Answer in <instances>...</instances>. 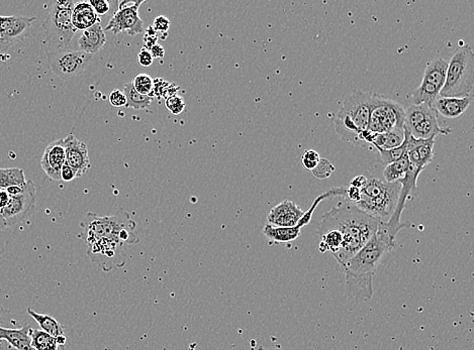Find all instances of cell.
<instances>
[{
	"instance_id": "cell-25",
	"label": "cell",
	"mask_w": 474,
	"mask_h": 350,
	"mask_svg": "<svg viewBox=\"0 0 474 350\" xmlns=\"http://www.w3.org/2000/svg\"><path fill=\"white\" fill-rule=\"evenodd\" d=\"M27 311H28L29 315L39 324L40 330L46 332L55 338L65 335L62 325L55 318L47 315V314L37 313L36 311L31 310V308L27 309Z\"/></svg>"
},
{
	"instance_id": "cell-24",
	"label": "cell",
	"mask_w": 474,
	"mask_h": 350,
	"mask_svg": "<svg viewBox=\"0 0 474 350\" xmlns=\"http://www.w3.org/2000/svg\"><path fill=\"white\" fill-rule=\"evenodd\" d=\"M31 329L29 325L19 329L0 326V340L6 341L15 350H35L31 347Z\"/></svg>"
},
{
	"instance_id": "cell-32",
	"label": "cell",
	"mask_w": 474,
	"mask_h": 350,
	"mask_svg": "<svg viewBox=\"0 0 474 350\" xmlns=\"http://www.w3.org/2000/svg\"><path fill=\"white\" fill-rule=\"evenodd\" d=\"M135 91L145 96L153 97V86H154V79L151 78L147 74H139L135 76L134 81H132ZM154 98V97H153Z\"/></svg>"
},
{
	"instance_id": "cell-27",
	"label": "cell",
	"mask_w": 474,
	"mask_h": 350,
	"mask_svg": "<svg viewBox=\"0 0 474 350\" xmlns=\"http://www.w3.org/2000/svg\"><path fill=\"white\" fill-rule=\"evenodd\" d=\"M124 94L126 98V106L134 108V109L141 110L150 107L153 102V97L145 96L135 91L132 81L126 83L124 87Z\"/></svg>"
},
{
	"instance_id": "cell-26",
	"label": "cell",
	"mask_w": 474,
	"mask_h": 350,
	"mask_svg": "<svg viewBox=\"0 0 474 350\" xmlns=\"http://www.w3.org/2000/svg\"><path fill=\"white\" fill-rule=\"evenodd\" d=\"M408 166H410V162H408V153L397 161L387 165L383 170L385 182L397 183L403 180L408 172Z\"/></svg>"
},
{
	"instance_id": "cell-23",
	"label": "cell",
	"mask_w": 474,
	"mask_h": 350,
	"mask_svg": "<svg viewBox=\"0 0 474 350\" xmlns=\"http://www.w3.org/2000/svg\"><path fill=\"white\" fill-rule=\"evenodd\" d=\"M101 22V17L96 15L89 2L79 1L74 4L72 10V24L76 31H87Z\"/></svg>"
},
{
	"instance_id": "cell-36",
	"label": "cell",
	"mask_w": 474,
	"mask_h": 350,
	"mask_svg": "<svg viewBox=\"0 0 474 350\" xmlns=\"http://www.w3.org/2000/svg\"><path fill=\"white\" fill-rule=\"evenodd\" d=\"M152 28L155 29L157 33H165V35H167V31L170 29V20L167 19L165 15H159V17H155Z\"/></svg>"
},
{
	"instance_id": "cell-35",
	"label": "cell",
	"mask_w": 474,
	"mask_h": 350,
	"mask_svg": "<svg viewBox=\"0 0 474 350\" xmlns=\"http://www.w3.org/2000/svg\"><path fill=\"white\" fill-rule=\"evenodd\" d=\"M320 159V153L313 150L306 151L302 155V162L304 168L306 171L315 170L316 167L319 164Z\"/></svg>"
},
{
	"instance_id": "cell-5",
	"label": "cell",
	"mask_w": 474,
	"mask_h": 350,
	"mask_svg": "<svg viewBox=\"0 0 474 350\" xmlns=\"http://www.w3.org/2000/svg\"><path fill=\"white\" fill-rule=\"evenodd\" d=\"M401 189L399 182L387 183L369 176L361 187L358 201L353 206L372 218L387 222L396 210Z\"/></svg>"
},
{
	"instance_id": "cell-28",
	"label": "cell",
	"mask_w": 474,
	"mask_h": 350,
	"mask_svg": "<svg viewBox=\"0 0 474 350\" xmlns=\"http://www.w3.org/2000/svg\"><path fill=\"white\" fill-rule=\"evenodd\" d=\"M31 347L35 350H58L57 340L40 329H31Z\"/></svg>"
},
{
	"instance_id": "cell-45",
	"label": "cell",
	"mask_w": 474,
	"mask_h": 350,
	"mask_svg": "<svg viewBox=\"0 0 474 350\" xmlns=\"http://www.w3.org/2000/svg\"><path fill=\"white\" fill-rule=\"evenodd\" d=\"M6 227V225H4L3 220H2L1 215H0V231H1L3 228Z\"/></svg>"
},
{
	"instance_id": "cell-19",
	"label": "cell",
	"mask_w": 474,
	"mask_h": 350,
	"mask_svg": "<svg viewBox=\"0 0 474 350\" xmlns=\"http://www.w3.org/2000/svg\"><path fill=\"white\" fill-rule=\"evenodd\" d=\"M473 101V95L462 98L439 96L433 103L432 108L437 114H439L445 119H456L464 114Z\"/></svg>"
},
{
	"instance_id": "cell-15",
	"label": "cell",
	"mask_w": 474,
	"mask_h": 350,
	"mask_svg": "<svg viewBox=\"0 0 474 350\" xmlns=\"http://www.w3.org/2000/svg\"><path fill=\"white\" fill-rule=\"evenodd\" d=\"M64 139L66 164L75 171L78 178L82 177L89 170L90 164L88 149L85 142L79 141L73 135H67Z\"/></svg>"
},
{
	"instance_id": "cell-34",
	"label": "cell",
	"mask_w": 474,
	"mask_h": 350,
	"mask_svg": "<svg viewBox=\"0 0 474 350\" xmlns=\"http://www.w3.org/2000/svg\"><path fill=\"white\" fill-rule=\"evenodd\" d=\"M165 106H166L167 109H168L171 114L179 115L180 114H182L185 109L184 99L182 98V96H179V95H172V96L165 99Z\"/></svg>"
},
{
	"instance_id": "cell-10",
	"label": "cell",
	"mask_w": 474,
	"mask_h": 350,
	"mask_svg": "<svg viewBox=\"0 0 474 350\" xmlns=\"http://www.w3.org/2000/svg\"><path fill=\"white\" fill-rule=\"evenodd\" d=\"M94 56L70 49L55 50L48 53V62L53 73L62 80L70 81L82 75Z\"/></svg>"
},
{
	"instance_id": "cell-2",
	"label": "cell",
	"mask_w": 474,
	"mask_h": 350,
	"mask_svg": "<svg viewBox=\"0 0 474 350\" xmlns=\"http://www.w3.org/2000/svg\"><path fill=\"white\" fill-rule=\"evenodd\" d=\"M381 222L346 201L325 213L318 228H331L340 234L342 245L334 257L344 266L373 236Z\"/></svg>"
},
{
	"instance_id": "cell-29",
	"label": "cell",
	"mask_w": 474,
	"mask_h": 350,
	"mask_svg": "<svg viewBox=\"0 0 474 350\" xmlns=\"http://www.w3.org/2000/svg\"><path fill=\"white\" fill-rule=\"evenodd\" d=\"M26 184L24 170L17 168L0 169V189Z\"/></svg>"
},
{
	"instance_id": "cell-3",
	"label": "cell",
	"mask_w": 474,
	"mask_h": 350,
	"mask_svg": "<svg viewBox=\"0 0 474 350\" xmlns=\"http://www.w3.org/2000/svg\"><path fill=\"white\" fill-rule=\"evenodd\" d=\"M80 225L87 245L99 239L117 241L124 245L140 243L139 236L135 232L137 223L123 209L110 216H98L88 212Z\"/></svg>"
},
{
	"instance_id": "cell-17",
	"label": "cell",
	"mask_w": 474,
	"mask_h": 350,
	"mask_svg": "<svg viewBox=\"0 0 474 350\" xmlns=\"http://www.w3.org/2000/svg\"><path fill=\"white\" fill-rule=\"evenodd\" d=\"M66 162L64 139L51 142L43 153L40 166L50 179L60 181L61 170Z\"/></svg>"
},
{
	"instance_id": "cell-41",
	"label": "cell",
	"mask_w": 474,
	"mask_h": 350,
	"mask_svg": "<svg viewBox=\"0 0 474 350\" xmlns=\"http://www.w3.org/2000/svg\"><path fill=\"white\" fill-rule=\"evenodd\" d=\"M75 179H77V175H76L75 171H74L71 167L68 166L66 162H65L62 170H61V180L64 181V182H71V181Z\"/></svg>"
},
{
	"instance_id": "cell-40",
	"label": "cell",
	"mask_w": 474,
	"mask_h": 350,
	"mask_svg": "<svg viewBox=\"0 0 474 350\" xmlns=\"http://www.w3.org/2000/svg\"><path fill=\"white\" fill-rule=\"evenodd\" d=\"M138 62L142 67H150L154 62V58H153L152 54L150 53L149 50L143 47L138 55Z\"/></svg>"
},
{
	"instance_id": "cell-38",
	"label": "cell",
	"mask_w": 474,
	"mask_h": 350,
	"mask_svg": "<svg viewBox=\"0 0 474 350\" xmlns=\"http://www.w3.org/2000/svg\"><path fill=\"white\" fill-rule=\"evenodd\" d=\"M89 3L98 17L107 15L108 10H110V2L107 0H91Z\"/></svg>"
},
{
	"instance_id": "cell-12",
	"label": "cell",
	"mask_w": 474,
	"mask_h": 350,
	"mask_svg": "<svg viewBox=\"0 0 474 350\" xmlns=\"http://www.w3.org/2000/svg\"><path fill=\"white\" fill-rule=\"evenodd\" d=\"M87 246L90 261L103 272H110L114 268H123L126 265L125 245L117 241L99 239Z\"/></svg>"
},
{
	"instance_id": "cell-44",
	"label": "cell",
	"mask_w": 474,
	"mask_h": 350,
	"mask_svg": "<svg viewBox=\"0 0 474 350\" xmlns=\"http://www.w3.org/2000/svg\"><path fill=\"white\" fill-rule=\"evenodd\" d=\"M56 340H57L59 347H64L66 344L67 340L65 335L60 336V337L56 338Z\"/></svg>"
},
{
	"instance_id": "cell-30",
	"label": "cell",
	"mask_w": 474,
	"mask_h": 350,
	"mask_svg": "<svg viewBox=\"0 0 474 350\" xmlns=\"http://www.w3.org/2000/svg\"><path fill=\"white\" fill-rule=\"evenodd\" d=\"M408 149H410V142H408V133L405 130V142L399 148L392 149V150H379V155H380L381 161L383 164L387 166V165L390 164V162H396L397 160L403 158V155H406L408 152Z\"/></svg>"
},
{
	"instance_id": "cell-14",
	"label": "cell",
	"mask_w": 474,
	"mask_h": 350,
	"mask_svg": "<svg viewBox=\"0 0 474 350\" xmlns=\"http://www.w3.org/2000/svg\"><path fill=\"white\" fill-rule=\"evenodd\" d=\"M35 17H0V36L10 46L22 42L29 37Z\"/></svg>"
},
{
	"instance_id": "cell-21",
	"label": "cell",
	"mask_w": 474,
	"mask_h": 350,
	"mask_svg": "<svg viewBox=\"0 0 474 350\" xmlns=\"http://www.w3.org/2000/svg\"><path fill=\"white\" fill-rule=\"evenodd\" d=\"M405 142V128H396L385 133H373L366 130L362 135V142L373 144L378 151L399 148Z\"/></svg>"
},
{
	"instance_id": "cell-1",
	"label": "cell",
	"mask_w": 474,
	"mask_h": 350,
	"mask_svg": "<svg viewBox=\"0 0 474 350\" xmlns=\"http://www.w3.org/2000/svg\"><path fill=\"white\" fill-rule=\"evenodd\" d=\"M401 228L381 222L373 236L343 268L346 274L347 294L359 301L371 299L374 275L378 266L396 248L397 236Z\"/></svg>"
},
{
	"instance_id": "cell-6",
	"label": "cell",
	"mask_w": 474,
	"mask_h": 350,
	"mask_svg": "<svg viewBox=\"0 0 474 350\" xmlns=\"http://www.w3.org/2000/svg\"><path fill=\"white\" fill-rule=\"evenodd\" d=\"M474 87V54L468 45L458 47L447 67L442 97L473 96Z\"/></svg>"
},
{
	"instance_id": "cell-13",
	"label": "cell",
	"mask_w": 474,
	"mask_h": 350,
	"mask_svg": "<svg viewBox=\"0 0 474 350\" xmlns=\"http://www.w3.org/2000/svg\"><path fill=\"white\" fill-rule=\"evenodd\" d=\"M145 1H121L119 8L112 15L105 31H110L114 35L121 33L128 36H137L144 31V22L139 15L140 6Z\"/></svg>"
},
{
	"instance_id": "cell-11",
	"label": "cell",
	"mask_w": 474,
	"mask_h": 350,
	"mask_svg": "<svg viewBox=\"0 0 474 350\" xmlns=\"http://www.w3.org/2000/svg\"><path fill=\"white\" fill-rule=\"evenodd\" d=\"M37 191L35 184L28 181L24 191L17 196H10L8 204L0 210V215L6 227H13L33 215L36 210Z\"/></svg>"
},
{
	"instance_id": "cell-31",
	"label": "cell",
	"mask_w": 474,
	"mask_h": 350,
	"mask_svg": "<svg viewBox=\"0 0 474 350\" xmlns=\"http://www.w3.org/2000/svg\"><path fill=\"white\" fill-rule=\"evenodd\" d=\"M180 88L175 83L168 82L163 79H154V86H153V97L157 98H168L172 95L177 94Z\"/></svg>"
},
{
	"instance_id": "cell-43",
	"label": "cell",
	"mask_w": 474,
	"mask_h": 350,
	"mask_svg": "<svg viewBox=\"0 0 474 350\" xmlns=\"http://www.w3.org/2000/svg\"><path fill=\"white\" fill-rule=\"evenodd\" d=\"M10 47V45H8V43L1 38V36H0V52L6 51Z\"/></svg>"
},
{
	"instance_id": "cell-47",
	"label": "cell",
	"mask_w": 474,
	"mask_h": 350,
	"mask_svg": "<svg viewBox=\"0 0 474 350\" xmlns=\"http://www.w3.org/2000/svg\"><path fill=\"white\" fill-rule=\"evenodd\" d=\"M273 350H275V349H273Z\"/></svg>"
},
{
	"instance_id": "cell-42",
	"label": "cell",
	"mask_w": 474,
	"mask_h": 350,
	"mask_svg": "<svg viewBox=\"0 0 474 350\" xmlns=\"http://www.w3.org/2000/svg\"><path fill=\"white\" fill-rule=\"evenodd\" d=\"M150 53L152 54L153 58L161 59L164 57L165 51L163 47L160 46V45L156 44L155 46L151 47Z\"/></svg>"
},
{
	"instance_id": "cell-46",
	"label": "cell",
	"mask_w": 474,
	"mask_h": 350,
	"mask_svg": "<svg viewBox=\"0 0 474 350\" xmlns=\"http://www.w3.org/2000/svg\"><path fill=\"white\" fill-rule=\"evenodd\" d=\"M275 350H281V349H275Z\"/></svg>"
},
{
	"instance_id": "cell-7",
	"label": "cell",
	"mask_w": 474,
	"mask_h": 350,
	"mask_svg": "<svg viewBox=\"0 0 474 350\" xmlns=\"http://www.w3.org/2000/svg\"><path fill=\"white\" fill-rule=\"evenodd\" d=\"M74 4L70 0L54 1L43 22L46 40L56 50L68 49L77 33L72 24Z\"/></svg>"
},
{
	"instance_id": "cell-22",
	"label": "cell",
	"mask_w": 474,
	"mask_h": 350,
	"mask_svg": "<svg viewBox=\"0 0 474 350\" xmlns=\"http://www.w3.org/2000/svg\"><path fill=\"white\" fill-rule=\"evenodd\" d=\"M107 43V36L101 22L82 31L78 40L79 51L94 56L103 49Z\"/></svg>"
},
{
	"instance_id": "cell-33",
	"label": "cell",
	"mask_w": 474,
	"mask_h": 350,
	"mask_svg": "<svg viewBox=\"0 0 474 350\" xmlns=\"http://www.w3.org/2000/svg\"><path fill=\"white\" fill-rule=\"evenodd\" d=\"M335 172V167L326 159H320L319 164L316 167L315 170L311 171L316 178L320 180L328 179L332 174Z\"/></svg>"
},
{
	"instance_id": "cell-37",
	"label": "cell",
	"mask_w": 474,
	"mask_h": 350,
	"mask_svg": "<svg viewBox=\"0 0 474 350\" xmlns=\"http://www.w3.org/2000/svg\"><path fill=\"white\" fill-rule=\"evenodd\" d=\"M110 102L114 107H123V106H126L125 94H124V92H121V90L114 89L110 95Z\"/></svg>"
},
{
	"instance_id": "cell-18",
	"label": "cell",
	"mask_w": 474,
	"mask_h": 350,
	"mask_svg": "<svg viewBox=\"0 0 474 350\" xmlns=\"http://www.w3.org/2000/svg\"><path fill=\"white\" fill-rule=\"evenodd\" d=\"M304 214V210L300 209L297 203L284 200L270 210L267 216L268 225L276 227H297Z\"/></svg>"
},
{
	"instance_id": "cell-9",
	"label": "cell",
	"mask_w": 474,
	"mask_h": 350,
	"mask_svg": "<svg viewBox=\"0 0 474 350\" xmlns=\"http://www.w3.org/2000/svg\"><path fill=\"white\" fill-rule=\"evenodd\" d=\"M447 67L448 62L440 57L433 59L427 64L421 84L412 94L414 105H425L432 107L445 84Z\"/></svg>"
},
{
	"instance_id": "cell-8",
	"label": "cell",
	"mask_w": 474,
	"mask_h": 350,
	"mask_svg": "<svg viewBox=\"0 0 474 350\" xmlns=\"http://www.w3.org/2000/svg\"><path fill=\"white\" fill-rule=\"evenodd\" d=\"M405 109L396 101L374 94L372 99L368 130L373 133H385L403 128Z\"/></svg>"
},
{
	"instance_id": "cell-20",
	"label": "cell",
	"mask_w": 474,
	"mask_h": 350,
	"mask_svg": "<svg viewBox=\"0 0 474 350\" xmlns=\"http://www.w3.org/2000/svg\"><path fill=\"white\" fill-rule=\"evenodd\" d=\"M406 130L410 133L413 137L416 139H421V141H428V139H435L437 135H448L452 132L450 128H444L439 125L438 114L435 110L427 115L425 119H422L416 125L412 126Z\"/></svg>"
},
{
	"instance_id": "cell-16",
	"label": "cell",
	"mask_w": 474,
	"mask_h": 350,
	"mask_svg": "<svg viewBox=\"0 0 474 350\" xmlns=\"http://www.w3.org/2000/svg\"><path fill=\"white\" fill-rule=\"evenodd\" d=\"M316 207L311 205L310 208L304 211V216L300 219L297 227H276L266 225L263 228V234L269 239L270 243H275V245H286V243H292L295 239L299 238L302 228L306 227L311 222Z\"/></svg>"
},
{
	"instance_id": "cell-39",
	"label": "cell",
	"mask_w": 474,
	"mask_h": 350,
	"mask_svg": "<svg viewBox=\"0 0 474 350\" xmlns=\"http://www.w3.org/2000/svg\"><path fill=\"white\" fill-rule=\"evenodd\" d=\"M157 40L158 33L151 26L150 28L147 29L145 36H144V49L150 50L151 47L157 44Z\"/></svg>"
},
{
	"instance_id": "cell-4",
	"label": "cell",
	"mask_w": 474,
	"mask_h": 350,
	"mask_svg": "<svg viewBox=\"0 0 474 350\" xmlns=\"http://www.w3.org/2000/svg\"><path fill=\"white\" fill-rule=\"evenodd\" d=\"M373 95L356 90L345 97L333 121L343 141L354 144L362 142L363 133L368 130Z\"/></svg>"
}]
</instances>
